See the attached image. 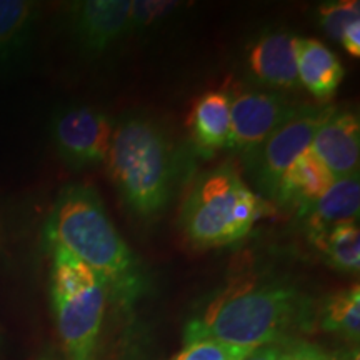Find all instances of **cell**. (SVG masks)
Listing matches in <instances>:
<instances>
[{
	"mask_svg": "<svg viewBox=\"0 0 360 360\" xmlns=\"http://www.w3.org/2000/svg\"><path fill=\"white\" fill-rule=\"evenodd\" d=\"M282 350H283V357H285V360H323L326 359V352H322V350L314 347V345L304 344V342Z\"/></svg>",
	"mask_w": 360,
	"mask_h": 360,
	"instance_id": "22",
	"label": "cell"
},
{
	"mask_svg": "<svg viewBox=\"0 0 360 360\" xmlns=\"http://www.w3.org/2000/svg\"><path fill=\"white\" fill-rule=\"evenodd\" d=\"M310 150L321 159L332 177L359 174L360 122L354 112L334 110L315 134Z\"/></svg>",
	"mask_w": 360,
	"mask_h": 360,
	"instance_id": "10",
	"label": "cell"
},
{
	"mask_svg": "<svg viewBox=\"0 0 360 360\" xmlns=\"http://www.w3.org/2000/svg\"><path fill=\"white\" fill-rule=\"evenodd\" d=\"M107 172L124 204L139 217H155L172 197L174 159L164 130L143 115H125L112 135Z\"/></svg>",
	"mask_w": 360,
	"mask_h": 360,
	"instance_id": "3",
	"label": "cell"
},
{
	"mask_svg": "<svg viewBox=\"0 0 360 360\" xmlns=\"http://www.w3.org/2000/svg\"><path fill=\"white\" fill-rule=\"evenodd\" d=\"M192 139L204 150L231 147V96L210 90L195 102L188 119Z\"/></svg>",
	"mask_w": 360,
	"mask_h": 360,
	"instance_id": "16",
	"label": "cell"
},
{
	"mask_svg": "<svg viewBox=\"0 0 360 360\" xmlns=\"http://www.w3.org/2000/svg\"><path fill=\"white\" fill-rule=\"evenodd\" d=\"M254 349L236 347L214 340H195L184 344V349L170 360H242Z\"/></svg>",
	"mask_w": 360,
	"mask_h": 360,
	"instance_id": "20",
	"label": "cell"
},
{
	"mask_svg": "<svg viewBox=\"0 0 360 360\" xmlns=\"http://www.w3.org/2000/svg\"><path fill=\"white\" fill-rule=\"evenodd\" d=\"M276 360H285V357H283V350H281V354L277 355V359Z\"/></svg>",
	"mask_w": 360,
	"mask_h": 360,
	"instance_id": "27",
	"label": "cell"
},
{
	"mask_svg": "<svg viewBox=\"0 0 360 360\" xmlns=\"http://www.w3.org/2000/svg\"><path fill=\"white\" fill-rule=\"evenodd\" d=\"M40 17L32 0H0V70L13 69L29 56Z\"/></svg>",
	"mask_w": 360,
	"mask_h": 360,
	"instance_id": "12",
	"label": "cell"
},
{
	"mask_svg": "<svg viewBox=\"0 0 360 360\" xmlns=\"http://www.w3.org/2000/svg\"><path fill=\"white\" fill-rule=\"evenodd\" d=\"M114 122L96 107L69 103L52 114L51 137L58 155L72 169L80 170L105 162Z\"/></svg>",
	"mask_w": 360,
	"mask_h": 360,
	"instance_id": "7",
	"label": "cell"
},
{
	"mask_svg": "<svg viewBox=\"0 0 360 360\" xmlns=\"http://www.w3.org/2000/svg\"><path fill=\"white\" fill-rule=\"evenodd\" d=\"M339 57L317 39H297L299 85L319 101H328L344 80Z\"/></svg>",
	"mask_w": 360,
	"mask_h": 360,
	"instance_id": "13",
	"label": "cell"
},
{
	"mask_svg": "<svg viewBox=\"0 0 360 360\" xmlns=\"http://www.w3.org/2000/svg\"><path fill=\"white\" fill-rule=\"evenodd\" d=\"M360 20V4L357 0H337L319 7V22L328 37L340 42L342 34L350 24Z\"/></svg>",
	"mask_w": 360,
	"mask_h": 360,
	"instance_id": "19",
	"label": "cell"
},
{
	"mask_svg": "<svg viewBox=\"0 0 360 360\" xmlns=\"http://www.w3.org/2000/svg\"><path fill=\"white\" fill-rule=\"evenodd\" d=\"M297 107L277 92L240 90L231 97V147L250 155L270 137Z\"/></svg>",
	"mask_w": 360,
	"mask_h": 360,
	"instance_id": "8",
	"label": "cell"
},
{
	"mask_svg": "<svg viewBox=\"0 0 360 360\" xmlns=\"http://www.w3.org/2000/svg\"><path fill=\"white\" fill-rule=\"evenodd\" d=\"M51 250V299L65 360H97L109 289L70 252L62 247Z\"/></svg>",
	"mask_w": 360,
	"mask_h": 360,
	"instance_id": "5",
	"label": "cell"
},
{
	"mask_svg": "<svg viewBox=\"0 0 360 360\" xmlns=\"http://www.w3.org/2000/svg\"><path fill=\"white\" fill-rule=\"evenodd\" d=\"M282 347L278 344L262 345V347L254 349L252 352L242 360H276L277 355L281 354Z\"/></svg>",
	"mask_w": 360,
	"mask_h": 360,
	"instance_id": "24",
	"label": "cell"
},
{
	"mask_svg": "<svg viewBox=\"0 0 360 360\" xmlns=\"http://www.w3.org/2000/svg\"><path fill=\"white\" fill-rule=\"evenodd\" d=\"M39 360H64V359L57 357V355H53V354H45V355H42V357H40Z\"/></svg>",
	"mask_w": 360,
	"mask_h": 360,
	"instance_id": "26",
	"label": "cell"
},
{
	"mask_svg": "<svg viewBox=\"0 0 360 360\" xmlns=\"http://www.w3.org/2000/svg\"><path fill=\"white\" fill-rule=\"evenodd\" d=\"M315 315L309 299L278 281L247 282L222 292L193 317L184 330V344L214 340L257 349L278 344L294 328L309 327Z\"/></svg>",
	"mask_w": 360,
	"mask_h": 360,
	"instance_id": "1",
	"label": "cell"
},
{
	"mask_svg": "<svg viewBox=\"0 0 360 360\" xmlns=\"http://www.w3.org/2000/svg\"><path fill=\"white\" fill-rule=\"evenodd\" d=\"M323 360H359L357 352L355 354H349V355H327Z\"/></svg>",
	"mask_w": 360,
	"mask_h": 360,
	"instance_id": "25",
	"label": "cell"
},
{
	"mask_svg": "<svg viewBox=\"0 0 360 360\" xmlns=\"http://www.w3.org/2000/svg\"><path fill=\"white\" fill-rule=\"evenodd\" d=\"M334 180L326 165L309 147L283 174L276 199L285 205L297 207L305 215L310 207L328 191Z\"/></svg>",
	"mask_w": 360,
	"mask_h": 360,
	"instance_id": "14",
	"label": "cell"
},
{
	"mask_svg": "<svg viewBox=\"0 0 360 360\" xmlns=\"http://www.w3.org/2000/svg\"><path fill=\"white\" fill-rule=\"evenodd\" d=\"M317 321L326 332L357 342L360 335V289L357 283L328 297L319 309Z\"/></svg>",
	"mask_w": 360,
	"mask_h": 360,
	"instance_id": "18",
	"label": "cell"
},
{
	"mask_svg": "<svg viewBox=\"0 0 360 360\" xmlns=\"http://www.w3.org/2000/svg\"><path fill=\"white\" fill-rule=\"evenodd\" d=\"M335 109L330 105L297 107L294 114L270 134V137L252 152V169L265 195L276 199L278 184L287 169L312 143L321 125Z\"/></svg>",
	"mask_w": 360,
	"mask_h": 360,
	"instance_id": "6",
	"label": "cell"
},
{
	"mask_svg": "<svg viewBox=\"0 0 360 360\" xmlns=\"http://www.w3.org/2000/svg\"><path fill=\"white\" fill-rule=\"evenodd\" d=\"M179 2H167V0H132L129 13V34L165 20L174 11H177Z\"/></svg>",
	"mask_w": 360,
	"mask_h": 360,
	"instance_id": "21",
	"label": "cell"
},
{
	"mask_svg": "<svg viewBox=\"0 0 360 360\" xmlns=\"http://www.w3.org/2000/svg\"><path fill=\"white\" fill-rule=\"evenodd\" d=\"M132 0H82L67 8V25L85 53L105 52L129 35Z\"/></svg>",
	"mask_w": 360,
	"mask_h": 360,
	"instance_id": "9",
	"label": "cell"
},
{
	"mask_svg": "<svg viewBox=\"0 0 360 360\" xmlns=\"http://www.w3.org/2000/svg\"><path fill=\"white\" fill-rule=\"evenodd\" d=\"M297 39V35L289 32L260 35L247 53L250 77L269 89L294 90L299 87Z\"/></svg>",
	"mask_w": 360,
	"mask_h": 360,
	"instance_id": "11",
	"label": "cell"
},
{
	"mask_svg": "<svg viewBox=\"0 0 360 360\" xmlns=\"http://www.w3.org/2000/svg\"><path fill=\"white\" fill-rule=\"evenodd\" d=\"M340 44L350 56L359 58L360 57V20L350 24L347 29L344 30L340 37Z\"/></svg>",
	"mask_w": 360,
	"mask_h": 360,
	"instance_id": "23",
	"label": "cell"
},
{
	"mask_svg": "<svg viewBox=\"0 0 360 360\" xmlns=\"http://www.w3.org/2000/svg\"><path fill=\"white\" fill-rule=\"evenodd\" d=\"M267 212V204L247 186L238 170L225 164L200 175L180 212L184 236L193 247L236 244Z\"/></svg>",
	"mask_w": 360,
	"mask_h": 360,
	"instance_id": "4",
	"label": "cell"
},
{
	"mask_svg": "<svg viewBox=\"0 0 360 360\" xmlns=\"http://www.w3.org/2000/svg\"><path fill=\"white\" fill-rule=\"evenodd\" d=\"M360 210L359 174L334 180L328 191L305 214L309 237L344 222H357Z\"/></svg>",
	"mask_w": 360,
	"mask_h": 360,
	"instance_id": "15",
	"label": "cell"
},
{
	"mask_svg": "<svg viewBox=\"0 0 360 360\" xmlns=\"http://www.w3.org/2000/svg\"><path fill=\"white\" fill-rule=\"evenodd\" d=\"M323 259L337 272L357 276L360 270V231L357 222H344L310 237Z\"/></svg>",
	"mask_w": 360,
	"mask_h": 360,
	"instance_id": "17",
	"label": "cell"
},
{
	"mask_svg": "<svg viewBox=\"0 0 360 360\" xmlns=\"http://www.w3.org/2000/svg\"><path fill=\"white\" fill-rule=\"evenodd\" d=\"M47 247H62L89 265L117 299L141 289V265L117 232L96 188L70 184L58 193L44 232Z\"/></svg>",
	"mask_w": 360,
	"mask_h": 360,
	"instance_id": "2",
	"label": "cell"
}]
</instances>
